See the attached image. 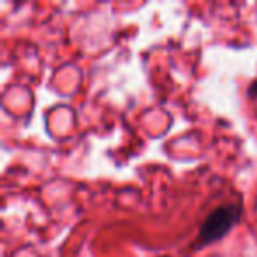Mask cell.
Wrapping results in <instances>:
<instances>
[{"instance_id": "cell-1", "label": "cell", "mask_w": 257, "mask_h": 257, "mask_svg": "<svg viewBox=\"0 0 257 257\" xmlns=\"http://www.w3.org/2000/svg\"><path fill=\"white\" fill-rule=\"evenodd\" d=\"M239 218H241L239 203H229L215 208L201 224L199 232H197V248H203L225 238L239 222Z\"/></svg>"}, {"instance_id": "cell-2", "label": "cell", "mask_w": 257, "mask_h": 257, "mask_svg": "<svg viewBox=\"0 0 257 257\" xmlns=\"http://www.w3.org/2000/svg\"><path fill=\"white\" fill-rule=\"evenodd\" d=\"M246 95H248L250 99H257V81H253L252 85L248 86V90H246Z\"/></svg>"}, {"instance_id": "cell-3", "label": "cell", "mask_w": 257, "mask_h": 257, "mask_svg": "<svg viewBox=\"0 0 257 257\" xmlns=\"http://www.w3.org/2000/svg\"><path fill=\"white\" fill-rule=\"evenodd\" d=\"M162 257H168V255H162Z\"/></svg>"}]
</instances>
